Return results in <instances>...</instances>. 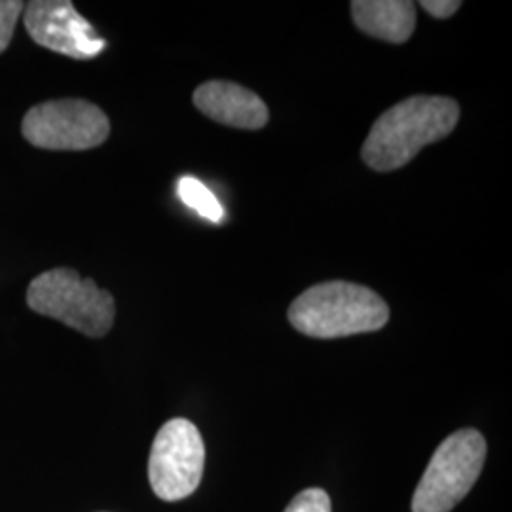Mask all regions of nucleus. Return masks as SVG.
I'll use <instances>...</instances> for the list:
<instances>
[{"instance_id": "7", "label": "nucleus", "mask_w": 512, "mask_h": 512, "mask_svg": "<svg viewBox=\"0 0 512 512\" xmlns=\"http://www.w3.org/2000/svg\"><path fill=\"white\" fill-rule=\"evenodd\" d=\"M23 23L37 44L73 59H93L107 48L69 0H35L27 4Z\"/></svg>"}, {"instance_id": "1", "label": "nucleus", "mask_w": 512, "mask_h": 512, "mask_svg": "<svg viewBox=\"0 0 512 512\" xmlns=\"http://www.w3.org/2000/svg\"><path fill=\"white\" fill-rule=\"evenodd\" d=\"M459 120V105L450 97L414 95L385 110L363 145V162L389 173L412 162L421 148L448 137Z\"/></svg>"}, {"instance_id": "4", "label": "nucleus", "mask_w": 512, "mask_h": 512, "mask_svg": "<svg viewBox=\"0 0 512 512\" xmlns=\"http://www.w3.org/2000/svg\"><path fill=\"white\" fill-rule=\"evenodd\" d=\"M486 440L475 429L452 433L435 450L412 497V512H450L473 486L486 461Z\"/></svg>"}, {"instance_id": "5", "label": "nucleus", "mask_w": 512, "mask_h": 512, "mask_svg": "<svg viewBox=\"0 0 512 512\" xmlns=\"http://www.w3.org/2000/svg\"><path fill=\"white\" fill-rule=\"evenodd\" d=\"M205 444L192 421L175 418L165 423L152 442L148 480L164 501H181L202 482Z\"/></svg>"}, {"instance_id": "8", "label": "nucleus", "mask_w": 512, "mask_h": 512, "mask_svg": "<svg viewBox=\"0 0 512 512\" xmlns=\"http://www.w3.org/2000/svg\"><path fill=\"white\" fill-rule=\"evenodd\" d=\"M196 109L222 126L262 129L270 110L255 92L226 80H211L194 92Z\"/></svg>"}, {"instance_id": "2", "label": "nucleus", "mask_w": 512, "mask_h": 512, "mask_svg": "<svg viewBox=\"0 0 512 512\" xmlns=\"http://www.w3.org/2000/svg\"><path fill=\"white\" fill-rule=\"evenodd\" d=\"M289 321L294 329L311 338H346L384 329L389 306L368 287L329 281L300 294L289 308Z\"/></svg>"}, {"instance_id": "9", "label": "nucleus", "mask_w": 512, "mask_h": 512, "mask_svg": "<svg viewBox=\"0 0 512 512\" xmlns=\"http://www.w3.org/2000/svg\"><path fill=\"white\" fill-rule=\"evenodd\" d=\"M351 16L363 33L391 44H403L416 31V4L406 0H355Z\"/></svg>"}, {"instance_id": "11", "label": "nucleus", "mask_w": 512, "mask_h": 512, "mask_svg": "<svg viewBox=\"0 0 512 512\" xmlns=\"http://www.w3.org/2000/svg\"><path fill=\"white\" fill-rule=\"evenodd\" d=\"M285 512H332L329 494L319 488L304 490L294 497Z\"/></svg>"}, {"instance_id": "10", "label": "nucleus", "mask_w": 512, "mask_h": 512, "mask_svg": "<svg viewBox=\"0 0 512 512\" xmlns=\"http://www.w3.org/2000/svg\"><path fill=\"white\" fill-rule=\"evenodd\" d=\"M177 194L183 200L184 205L194 209L203 219L211 222H220L224 219V209L220 205L217 196L198 179L183 177L177 184Z\"/></svg>"}, {"instance_id": "6", "label": "nucleus", "mask_w": 512, "mask_h": 512, "mask_svg": "<svg viewBox=\"0 0 512 512\" xmlns=\"http://www.w3.org/2000/svg\"><path fill=\"white\" fill-rule=\"evenodd\" d=\"M23 137L46 150H90L107 141L110 122L97 105L82 99L46 101L29 110L21 124Z\"/></svg>"}, {"instance_id": "13", "label": "nucleus", "mask_w": 512, "mask_h": 512, "mask_svg": "<svg viewBox=\"0 0 512 512\" xmlns=\"http://www.w3.org/2000/svg\"><path fill=\"white\" fill-rule=\"evenodd\" d=\"M421 8L427 14H431L433 18L448 19L458 12L461 8V2H458V0H423Z\"/></svg>"}, {"instance_id": "12", "label": "nucleus", "mask_w": 512, "mask_h": 512, "mask_svg": "<svg viewBox=\"0 0 512 512\" xmlns=\"http://www.w3.org/2000/svg\"><path fill=\"white\" fill-rule=\"evenodd\" d=\"M23 8V2L18 0H0V54L8 48Z\"/></svg>"}, {"instance_id": "3", "label": "nucleus", "mask_w": 512, "mask_h": 512, "mask_svg": "<svg viewBox=\"0 0 512 512\" xmlns=\"http://www.w3.org/2000/svg\"><path fill=\"white\" fill-rule=\"evenodd\" d=\"M27 306L90 338L105 336L116 315L112 294L69 268H55L35 277L27 289Z\"/></svg>"}]
</instances>
